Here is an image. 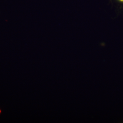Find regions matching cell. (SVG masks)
Returning a JSON list of instances; mask_svg holds the SVG:
<instances>
[{"label":"cell","mask_w":123,"mask_h":123,"mask_svg":"<svg viewBox=\"0 0 123 123\" xmlns=\"http://www.w3.org/2000/svg\"><path fill=\"white\" fill-rule=\"evenodd\" d=\"M118 1L120 3H123V0H118Z\"/></svg>","instance_id":"1"}]
</instances>
